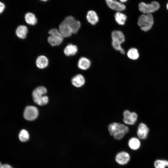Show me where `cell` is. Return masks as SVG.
Instances as JSON below:
<instances>
[{"label":"cell","mask_w":168,"mask_h":168,"mask_svg":"<svg viewBox=\"0 0 168 168\" xmlns=\"http://www.w3.org/2000/svg\"><path fill=\"white\" fill-rule=\"evenodd\" d=\"M47 92V89L43 86H40L36 88L32 92V96L34 102L40 106L47 104L49 101L48 97L44 95Z\"/></svg>","instance_id":"1"},{"label":"cell","mask_w":168,"mask_h":168,"mask_svg":"<svg viewBox=\"0 0 168 168\" xmlns=\"http://www.w3.org/2000/svg\"><path fill=\"white\" fill-rule=\"evenodd\" d=\"M153 23V17L152 14L142 15L138 19V25L142 30L145 32L151 29Z\"/></svg>","instance_id":"2"},{"label":"cell","mask_w":168,"mask_h":168,"mask_svg":"<svg viewBox=\"0 0 168 168\" xmlns=\"http://www.w3.org/2000/svg\"><path fill=\"white\" fill-rule=\"evenodd\" d=\"M50 35L48 38V41L52 46H54L60 44L63 40V37L58 30L54 28L48 32Z\"/></svg>","instance_id":"3"},{"label":"cell","mask_w":168,"mask_h":168,"mask_svg":"<svg viewBox=\"0 0 168 168\" xmlns=\"http://www.w3.org/2000/svg\"><path fill=\"white\" fill-rule=\"evenodd\" d=\"M139 11L144 14H151L157 11L160 8L159 4L156 1H153L147 4L142 2L139 4Z\"/></svg>","instance_id":"4"},{"label":"cell","mask_w":168,"mask_h":168,"mask_svg":"<svg viewBox=\"0 0 168 168\" xmlns=\"http://www.w3.org/2000/svg\"><path fill=\"white\" fill-rule=\"evenodd\" d=\"M63 21L71 29L72 33H76L80 28V22L72 16L66 17Z\"/></svg>","instance_id":"5"},{"label":"cell","mask_w":168,"mask_h":168,"mask_svg":"<svg viewBox=\"0 0 168 168\" xmlns=\"http://www.w3.org/2000/svg\"><path fill=\"white\" fill-rule=\"evenodd\" d=\"M39 114L37 108L33 106H27L24 112V117L27 120L32 121L36 119Z\"/></svg>","instance_id":"6"},{"label":"cell","mask_w":168,"mask_h":168,"mask_svg":"<svg viewBox=\"0 0 168 168\" xmlns=\"http://www.w3.org/2000/svg\"><path fill=\"white\" fill-rule=\"evenodd\" d=\"M108 129L111 136H113L117 132H122L125 134L128 133L129 128L125 125L119 123H114L110 124Z\"/></svg>","instance_id":"7"},{"label":"cell","mask_w":168,"mask_h":168,"mask_svg":"<svg viewBox=\"0 0 168 168\" xmlns=\"http://www.w3.org/2000/svg\"><path fill=\"white\" fill-rule=\"evenodd\" d=\"M116 162L120 165H124L128 164L130 160V156L128 152L122 151L118 152L115 158Z\"/></svg>","instance_id":"8"},{"label":"cell","mask_w":168,"mask_h":168,"mask_svg":"<svg viewBox=\"0 0 168 168\" xmlns=\"http://www.w3.org/2000/svg\"><path fill=\"white\" fill-rule=\"evenodd\" d=\"M124 122L127 124L133 125L136 122L138 118L136 113L130 112L128 110H125L123 113Z\"/></svg>","instance_id":"9"},{"label":"cell","mask_w":168,"mask_h":168,"mask_svg":"<svg viewBox=\"0 0 168 168\" xmlns=\"http://www.w3.org/2000/svg\"><path fill=\"white\" fill-rule=\"evenodd\" d=\"M108 7L112 10L120 12L124 10L125 6L117 0H105Z\"/></svg>","instance_id":"10"},{"label":"cell","mask_w":168,"mask_h":168,"mask_svg":"<svg viewBox=\"0 0 168 168\" xmlns=\"http://www.w3.org/2000/svg\"><path fill=\"white\" fill-rule=\"evenodd\" d=\"M149 129L144 124L140 123L138 126L137 134L138 138L141 139H146L148 135Z\"/></svg>","instance_id":"11"},{"label":"cell","mask_w":168,"mask_h":168,"mask_svg":"<svg viewBox=\"0 0 168 168\" xmlns=\"http://www.w3.org/2000/svg\"><path fill=\"white\" fill-rule=\"evenodd\" d=\"M58 30L63 38L69 37L73 34L71 29L63 21L59 25Z\"/></svg>","instance_id":"12"},{"label":"cell","mask_w":168,"mask_h":168,"mask_svg":"<svg viewBox=\"0 0 168 168\" xmlns=\"http://www.w3.org/2000/svg\"><path fill=\"white\" fill-rule=\"evenodd\" d=\"M129 148L132 150H138L141 146V142L139 138L133 137L130 139L128 142Z\"/></svg>","instance_id":"13"},{"label":"cell","mask_w":168,"mask_h":168,"mask_svg":"<svg viewBox=\"0 0 168 168\" xmlns=\"http://www.w3.org/2000/svg\"><path fill=\"white\" fill-rule=\"evenodd\" d=\"M112 41L120 44L123 43L125 40V37L123 33L119 30H114L111 33Z\"/></svg>","instance_id":"14"},{"label":"cell","mask_w":168,"mask_h":168,"mask_svg":"<svg viewBox=\"0 0 168 168\" xmlns=\"http://www.w3.org/2000/svg\"><path fill=\"white\" fill-rule=\"evenodd\" d=\"M49 60L48 58L45 56L40 55L37 58L36 64L37 67L40 69H43L46 68L48 65Z\"/></svg>","instance_id":"15"},{"label":"cell","mask_w":168,"mask_h":168,"mask_svg":"<svg viewBox=\"0 0 168 168\" xmlns=\"http://www.w3.org/2000/svg\"><path fill=\"white\" fill-rule=\"evenodd\" d=\"M85 80L84 77L81 74H78L74 77L72 79V83L75 87H79L85 83Z\"/></svg>","instance_id":"16"},{"label":"cell","mask_w":168,"mask_h":168,"mask_svg":"<svg viewBox=\"0 0 168 168\" xmlns=\"http://www.w3.org/2000/svg\"><path fill=\"white\" fill-rule=\"evenodd\" d=\"M91 65L90 61L87 58L84 57L81 58L79 59L77 63L78 67L83 70L88 69Z\"/></svg>","instance_id":"17"},{"label":"cell","mask_w":168,"mask_h":168,"mask_svg":"<svg viewBox=\"0 0 168 168\" xmlns=\"http://www.w3.org/2000/svg\"><path fill=\"white\" fill-rule=\"evenodd\" d=\"M28 31V28L26 26L24 25H20L16 29V34L18 38L21 39H24L26 37Z\"/></svg>","instance_id":"18"},{"label":"cell","mask_w":168,"mask_h":168,"mask_svg":"<svg viewBox=\"0 0 168 168\" xmlns=\"http://www.w3.org/2000/svg\"><path fill=\"white\" fill-rule=\"evenodd\" d=\"M78 48L77 46L72 44H69L64 48V53L67 56L74 55L77 53Z\"/></svg>","instance_id":"19"},{"label":"cell","mask_w":168,"mask_h":168,"mask_svg":"<svg viewBox=\"0 0 168 168\" xmlns=\"http://www.w3.org/2000/svg\"><path fill=\"white\" fill-rule=\"evenodd\" d=\"M88 22L92 25L96 24L98 21L99 18L96 13L92 10L89 11L86 15Z\"/></svg>","instance_id":"20"},{"label":"cell","mask_w":168,"mask_h":168,"mask_svg":"<svg viewBox=\"0 0 168 168\" xmlns=\"http://www.w3.org/2000/svg\"><path fill=\"white\" fill-rule=\"evenodd\" d=\"M153 165L154 168H168V160L158 159L155 160Z\"/></svg>","instance_id":"21"},{"label":"cell","mask_w":168,"mask_h":168,"mask_svg":"<svg viewBox=\"0 0 168 168\" xmlns=\"http://www.w3.org/2000/svg\"><path fill=\"white\" fill-rule=\"evenodd\" d=\"M25 19L26 22L30 25H34L37 22V19L35 15L31 12L26 13L25 16Z\"/></svg>","instance_id":"22"},{"label":"cell","mask_w":168,"mask_h":168,"mask_svg":"<svg viewBox=\"0 0 168 168\" xmlns=\"http://www.w3.org/2000/svg\"><path fill=\"white\" fill-rule=\"evenodd\" d=\"M114 17L116 22L119 25H123L125 23L127 19L126 15L120 12H116Z\"/></svg>","instance_id":"23"},{"label":"cell","mask_w":168,"mask_h":168,"mask_svg":"<svg viewBox=\"0 0 168 168\" xmlns=\"http://www.w3.org/2000/svg\"><path fill=\"white\" fill-rule=\"evenodd\" d=\"M127 55L129 58L133 60L137 59L139 56L138 50L135 48L130 49L127 53Z\"/></svg>","instance_id":"24"},{"label":"cell","mask_w":168,"mask_h":168,"mask_svg":"<svg viewBox=\"0 0 168 168\" xmlns=\"http://www.w3.org/2000/svg\"><path fill=\"white\" fill-rule=\"evenodd\" d=\"M29 134L28 132L26 130H21L19 134V138L20 141L25 142L28 140L29 138Z\"/></svg>","instance_id":"25"},{"label":"cell","mask_w":168,"mask_h":168,"mask_svg":"<svg viewBox=\"0 0 168 168\" xmlns=\"http://www.w3.org/2000/svg\"><path fill=\"white\" fill-rule=\"evenodd\" d=\"M112 45L113 48L117 51H119L123 54H125V51L121 46V44L112 41Z\"/></svg>","instance_id":"26"},{"label":"cell","mask_w":168,"mask_h":168,"mask_svg":"<svg viewBox=\"0 0 168 168\" xmlns=\"http://www.w3.org/2000/svg\"><path fill=\"white\" fill-rule=\"evenodd\" d=\"M125 134L123 132H119L116 133L113 136L114 138L117 140L122 139Z\"/></svg>","instance_id":"27"},{"label":"cell","mask_w":168,"mask_h":168,"mask_svg":"<svg viewBox=\"0 0 168 168\" xmlns=\"http://www.w3.org/2000/svg\"><path fill=\"white\" fill-rule=\"evenodd\" d=\"M5 8L4 4L0 1V14L2 13Z\"/></svg>","instance_id":"28"},{"label":"cell","mask_w":168,"mask_h":168,"mask_svg":"<svg viewBox=\"0 0 168 168\" xmlns=\"http://www.w3.org/2000/svg\"><path fill=\"white\" fill-rule=\"evenodd\" d=\"M1 168H14L10 165L7 164H2Z\"/></svg>","instance_id":"29"},{"label":"cell","mask_w":168,"mask_h":168,"mask_svg":"<svg viewBox=\"0 0 168 168\" xmlns=\"http://www.w3.org/2000/svg\"><path fill=\"white\" fill-rule=\"evenodd\" d=\"M119 1L121 2H126L127 0H119Z\"/></svg>","instance_id":"30"},{"label":"cell","mask_w":168,"mask_h":168,"mask_svg":"<svg viewBox=\"0 0 168 168\" xmlns=\"http://www.w3.org/2000/svg\"><path fill=\"white\" fill-rule=\"evenodd\" d=\"M166 8L167 10H168V2L166 5Z\"/></svg>","instance_id":"31"},{"label":"cell","mask_w":168,"mask_h":168,"mask_svg":"<svg viewBox=\"0 0 168 168\" xmlns=\"http://www.w3.org/2000/svg\"><path fill=\"white\" fill-rule=\"evenodd\" d=\"M2 164L1 162L0 161V168H1Z\"/></svg>","instance_id":"32"},{"label":"cell","mask_w":168,"mask_h":168,"mask_svg":"<svg viewBox=\"0 0 168 168\" xmlns=\"http://www.w3.org/2000/svg\"><path fill=\"white\" fill-rule=\"evenodd\" d=\"M40 0L43 1H48V0Z\"/></svg>","instance_id":"33"}]
</instances>
